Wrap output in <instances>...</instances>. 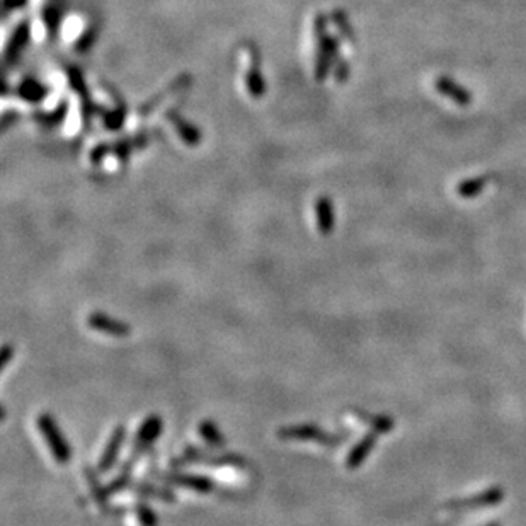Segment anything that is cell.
Here are the masks:
<instances>
[{
	"mask_svg": "<svg viewBox=\"0 0 526 526\" xmlns=\"http://www.w3.org/2000/svg\"><path fill=\"white\" fill-rule=\"evenodd\" d=\"M278 436L281 439H295V442H316L320 444H337L343 442L341 436L331 435V433H325L324 429H320L318 426L314 424H296V426H287V428H281L278 431Z\"/></svg>",
	"mask_w": 526,
	"mask_h": 526,
	"instance_id": "cell-3",
	"label": "cell"
},
{
	"mask_svg": "<svg viewBox=\"0 0 526 526\" xmlns=\"http://www.w3.org/2000/svg\"><path fill=\"white\" fill-rule=\"evenodd\" d=\"M65 111H66L65 105H60V107H58V109L55 111V113H51L50 116H44V114H43V116H39V121H43V123L51 125V127H53V125H58L62 120H64Z\"/></svg>",
	"mask_w": 526,
	"mask_h": 526,
	"instance_id": "cell-19",
	"label": "cell"
},
{
	"mask_svg": "<svg viewBox=\"0 0 526 526\" xmlns=\"http://www.w3.org/2000/svg\"><path fill=\"white\" fill-rule=\"evenodd\" d=\"M133 491L138 492V494L143 496V498L161 499V501H165V502H172L174 499H176V496H174L170 491H167V489L155 487V485H150V484H136Z\"/></svg>",
	"mask_w": 526,
	"mask_h": 526,
	"instance_id": "cell-13",
	"label": "cell"
},
{
	"mask_svg": "<svg viewBox=\"0 0 526 526\" xmlns=\"http://www.w3.org/2000/svg\"><path fill=\"white\" fill-rule=\"evenodd\" d=\"M135 516L142 526H157V516L154 511L147 505H136L135 506Z\"/></svg>",
	"mask_w": 526,
	"mask_h": 526,
	"instance_id": "cell-17",
	"label": "cell"
},
{
	"mask_svg": "<svg viewBox=\"0 0 526 526\" xmlns=\"http://www.w3.org/2000/svg\"><path fill=\"white\" fill-rule=\"evenodd\" d=\"M36 424H38V429L42 431L44 442H46L57 463H60V465L69 463L70 458H72V450H70V444L66 443L64 435H62L57 421L50 414H39Z\"/></svg>",
	"mask_w": 526,
	"mask_h": 526,
	"instance_id": "cell-1",
	"label": "cell"
},
{
	"mask_svg": "<svg viewBox=\"0 0 526 526\" xmlns=\"http://www.w3.org/2000/svg\"><path fill=\"white\" fill-rule=\"evenodd\" d=\"M317 211V225L318 230L324 235L332 232L334 227V210H332V203L329 198H320L316 205Z\"/></svg>",
	"mask_w": 526,
	"mask_h": 526,
	"instance_id": "cell-10",
	"label": "cell"
},
{
	"mask_svg": "<svg viewBox=\"0 0 526 526\" xmlns=\"http://www.w3.org/2000/svg\"><path fill=\"white\" fill-rule=\"evenodd\" d=\"M85 472H87V480H89V484H91V491H92V494H94L96 501H98L101 506H105L107 502V498L111 496L109 491H107V487H102V485L99 484L98 477L94 475V472H92L91 469H87Z\"/></svg>",
	"mask_w": 526,
	"mask_h": 526,
	"instance_id": "cell-16",
	"label": "cell"
},
{
	"mask_svg": "<svg viewBox=\"0 0 526 526\" xmlns=\"http://www.w3.org/2000/svg\"><path fill=\"white\" fill-rule=\"evenodd\" d=\"M129 480H132V477H129V472H120V475H118L116 479H114L113 482L109 484L107 491H109V494H116V492L123 491V489L128 487Z\"/></svg>",
	"mask_w": 526,
	"mask_h": 526,
	"instance_id": "cell-18",
	"label": "cell"
},
{
	"mask_svg": "<svg viewBox=\"0 0 526 526\" xmlns=\"http://www.w3.org/2000/svg\"><path fill=\"white\" fill-rule=\"evenodd\" d=\"M169 121L174 125V128L177 129V133H179L181 138L184 140V142L188 143V145H196V143L199 142V132L196 129V127H192L191 123H188L186 120H184L183 116H181L179 113H174V111H170V113L167 114Z\"/></svg>",
	"mask_w": 526,
	"mask_h": 526,
	"instance_id": "cell-9",
	"label": "cell"
},
{
	"mask_svg": "<svg viewBox=\"0 0 526 526\" xmlns=\"http://www.w3.org/2000/svg\"><path fill=\"white\" fill-rule=\"evenodd\" d=\"M60 17H62V10L58 9L55 3L44 7L43 19H44V24H46L48 35L50 36L57 35V29H58V26H60Z\"/></svg>",
	"mask_w": 526,
	"mask_h": 526,
	"instance_id": "cell-15",
	"label": "cell"
},
{
	"mask_svg": "<svg viewBox=\"0 0 526 526\" xmlns=\"http://www.w3.org/2000/svg\"><path fill=\"white\" fill-rule=\"evenodd\" d=\"M167 480L176 485H181L184 489H190V491L199 492V494H210L215 489V484L211 482L208 477L191 475V473H174V475L167 477Z\"/></svg>",
	"mask_w": 526,
	"mask_h": 526,
	"instance_id": "cell-7",
	"label": "cell"
},
{
	"mask_svg": "<svg viewBox=\"0 0 526 526\" xmlns=\"http://www.w3.org/2000/svg\"><path fill=\"white\" fill-rule=\"evenodd\" d=\"M247 87H249L251 96L255 99L262 98L266 91L264 80H262V73H261V66H259L257 62V51L253 50V66H251L249 73H247Z\"/></svg>",
	"mask_w": 526,
	"mask_h": 526,
	"instance_id": "cell-11",
	"label": "cell"
},
{
	"mask_svg": "<svg viewBox=\"0 0 526 526\" xmlns=\"http://www.w3.org/2000/svg\"><path fill=\"white\" fill-rule=\"evenodd\" d=\"M162 431V419L158 416H148L143 424L140 426L138 433L135 436V442H133V448H132V457H129V462L125 466V470L121 469V472H129L133 466V462L135 458H140L143 453H147L150 450L152 444L155 443V439L161 436Z\"/></svg>",
	"mask_w": 526,
	"mask_h": 526,
	"instance_id": "cell-2",
	"label": "cell"
},
{
	"mask_svg": "<svg viewBox=\"0 0 526 526\" xmlns=\"http://www.w3.org/2000/svg\"><path fill=\"white\" fill-rule=\"evenodd\" d=\"M14 356V350L12 346H9V344H6L3 346V351H2V366H7L9 365V359Z\"/></svg>",
	"mask_w": 526,
	"mask_h": 526,
	"instance_id": "cell-21",
	"label": "cell"
},
{
	"mask_svg": "<svg viewBox=\"0 0 526 526\" xmlns=\"http://www.w3.org/2000/svg\"><path fill=\"white\" fill-rule=\"evenodd\" d=\"M372 448H373V438L361 439V442H359L353 450H351V453L347 455V466H350V469H356L359 463L365 460L366 455L372 451Z\"/></svg>",
	"mask_w": 526,
	"mask_h": 526,
	"instance_id": "cell-14",
	"label": "cell"
},
{
	"mask_svg": "<svg viewBox=\"0 0 526 526\" xmlns=\"http://www.w3.org/2000/svg\"><path fill=\"white\" fill-rule=\"evenodd\" d=\"M199 435L205 439L206 444H210L211 448H221L225 444L224 435L220 433L218 426L213 421H203L199 424Z\"/></svg>",
	"mask_w": 526,
	"mask_h": 526,
	"instance_id": "cell-12",
	"label": "cell"
},
{
	"mask_svg": "<svg viewBox=\"0 0 526 526\" xmlns=\"http://www.w3.org/2000/svg\"><path fill=\"white\" fill-rule=\"evenodd\" d=\"M29 0H3V10L9 12V10H17L28 3Z\"/></svg>",
	"mask_w": 526,
	"mask_h": 526,
	"instance_id": "cell-20",
	"label": "cell"
},
{
	"mask_svg": "<svg viewBox=\"0 0 526 526\" xmlns=\"http://www.w3.org/2000/svg\"><path fill=\"white\" fill-rule=\"evenodd\" d=\"M87 324L92 331L102 332V334L113 336V337H127L132 329L127 322L118 320V318L106 316L102 312H92L91 316L87 317Z\"/></svg>",
	"mask_w": 526,
	"mask_h": 526,
	"instance_id": "cell-4",
	"label": "cell"
},
{
	"mask_svg": "<svg viewBox=\"0 0 526 526\" xmlns=\"http://www.w3.org/2000/svg\"><path fill=\"white\" fill-rule=\"evenodd\" d=\"M16 94L28 102H39L46 98L48 89L44 87L42 82L33 79V77H29V79L26 77V79L19 84V87H17Z\"/></svg>",
	"mask_w": 526,
	"mask_h": 526,
	"instance_id": "cell-8",
	"label": "cell"
},
{
	"mask_svg": "<svg viewBox=\"0 0 526 526\" xmlns=\"http://www.w3.org/2000/svg\"><path fill=\"white\" fill-rule=\"evenodd\" d=\"M125 436H127V429L123 426H118L114 428V431L111 433L109 439H107L105 451L101 455V460H99L98 470L99 472H107L114 466V463L118 460V455H120L121 446H123Z\"/></svg>",
	"mask_w": 526,
	"mask_h": 526,
	"instance_id": "cell-5",
	"label": "cell"
},
{
	"mask_svg": "<svg viewBox=\"0 0 526 526\" xmlns=\"http://www.w3.org/2000/svg\"><path fill=\"white\" fill-rule=\"evenodd\" d=\"M58 2H60V0H58Z\"/></svg>",
	"mask_w": 526,
	"mask_h": 526,
	"instance_id": "cell-22",
	"label": "cell"
},
{
	"mask_svg": "<svg viewBox=\"0 0 526 526\" xmlns=\"http://www.w3.org/2000/svg\"><path fill=\"white\" fill-rule=\"evenodd\" d=\"M29 36H31V22H19L6 46V64H14L21 57L22 50L29 43Z\"/></svg>",
	"mask_w": 526,
	"mask_h": 526,
	"instance_id": "cell-6",
	"label": "cell"
}]
</instances>
